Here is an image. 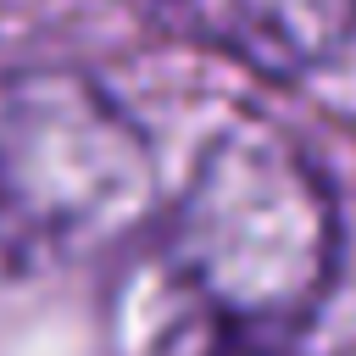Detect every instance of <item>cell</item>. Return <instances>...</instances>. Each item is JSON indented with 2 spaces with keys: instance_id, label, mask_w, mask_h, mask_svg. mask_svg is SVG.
Returning a JSON list of instances; mask_svg holds the SVG:
<instances>
[{
  "instance_id": "cell-2",
  "label": "cell",
  "mask_w": 356,
  "mask_h": 356,
  "mask_svg": "<svg viewBox=\"0 0 356 356\" xmlns=\"http://www.w3.org/2000/svg\"><path fill=\"white\" fill-rule=\"evenodd\" d=\"M156 200L145 128L72 67L0 78V284L128 239Z\"/></svg>"
},
{
  "instance_id": "cell-3",
  "label": "cell",
  "mask_w": 356,
  "mask_h": 356,
  "mask_svg": "<svg viewBox=\"0 0 356 356\" xmlns=\"http://www.w3.org/2000/svg\"><path fill=\"white\" fill-rule=\"evenodd\" d=\"M145 28L211 50L256 78L295 83L356 39V0H122Z\"/></svg>"
},
{
  "instance_id": "cell-1",
  "label": "cell",
  "mask_w": 356,
  "mask_h": 356,
  "mask_svg": "<svg viewBox=\"0 0 356 356\" xmlns=\"http://www.w3.org/2000/svg\"><path fill=\"white\" fill-rule=\"evenodd\" d=\"M339 267V206L317 161L261 117L189 161L150 250L117 278L122 356H273L317 317Z\"/></svg>"
}]
</instances>
